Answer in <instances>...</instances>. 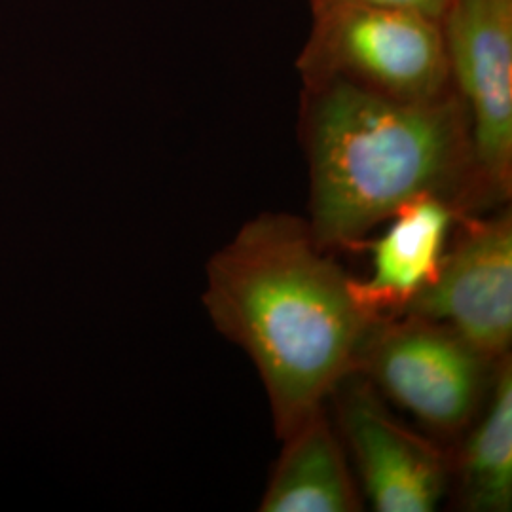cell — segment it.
Listing matches in <instances>:
<instances>
[{
	"mask_svg": "<svg viewBox=\"0 0 512 512\" xmlns=\"http://www.w3.org/2000/svg\"><path fill=\"white\" fill-rule=\"evenodd\" d=\"M349 281L308 222L283 213L245 222L207 264L203 306L255 363L281 440L353 374L378 321L357 304Z\"/></svg>",
	"mask_w": 512,
	"mask_h": 512,
	"instance_id": "cell-1",
	"label": "cell"
},
{
	"mask_svg": "<svg viewBox=\"0 0 512 512\" xmlns=\"http://www.w3.org/2000/svg\"><path fill=\"white\" fill-rule=\"evenodd\" d=\"M300 133L310 171L306 222L325 251L357 247L420 196L463 209L490 203L456 90L401 101L336 80L304 84Z\"/></svg>",
	"mask_w": 512,
	"mask_h": 512,
	"instance_id": "cell-2",
	"label": "cell"
},
{
	"mask_svg": "<svg viewBox=\"0 0 512 512\" xmlns=\"http://www.w3.org/2000/svg\"><path fill=\"white\" fill-rule=\"evenodd\" d=\"M313 25L296 67L304 84L344 82L401 101L454 92L442 21L361 2L311 8Z\"/></svg>",
	"mask_w": 512,
	"mask_h": 512,
	"instance_id": "cell-3",
	"label": "cell"
},
{
	"mask_svg": "<svg viewBox=\"0 0 512 512\" xmlns=\"http://www.w3.org/2000/svg\"><path fill=\"white\" fill-rule=\"evenodd\" d=\"M490 366L454 330L393 315L370 327L353 372H363L427 427L454 435L475 418Z\"/></svg>",
	"mask_w": 512,
	"mask_h": 512,
	"instance_id": "cell-4",
	"label": "cell"
},
{
	"mask_svg": "<svg viewBox=\"0 0 512 512\" xmlns=\"http://www.w3.org/2000/svg\"><path fill=\"white\" fill-rule=\"evenodd\" d=\"M452 82L488 202L512 190V0H454L442 18Z\"/></svg>",
	"mask_w": 512,
	"mask_h": 512,
	"instance_id": "cell-5",
	"label": "cell"
},
{
	"mask_svg": "<svg viewBox=\"0 0 512 512\" xmlns=\"http://www.w3.org/2000/svg\"><path fill=\"white\" fill-rule=\"evenodd\" d=\"M399 315L454 330L492 366L512 342L511 211L494 219H465L458 243L446 251L437 277Z\"/></svg>",
	"mask_w": 512,
	"mask_h": 512,
	"instance_id": "cell-6",
	"label": "cell"
},
{
	"mask_svg": "<svg viewBox=\"0 0 512 512\" xmlns=\"http://www.w3.org/2000/svg\"><path fill=\"white\" fill-rule=\"evenodd\" d=\"M338 387L340 429L372 507L380 512L435 511L450 475L444 452L395 420L370 382H353L349 374Z\"/></svg>",
	"mask_w": 512,
	"mask_h": 512,
	"instance_id": "cell-7",
	"label": "cell"
},
{
	"mask_svg": "<svg viewBox=\"0 0 512 512\" xmlns=\"http://www.w3.org/2000/svg\"><path fill=\"white\" fill-rule=\"evenodd\" d=\"M463 209L448 198L427 194L403 205L372 249L370 279L349 281L357 304L382 319L404 308L437 277L452 224Z\"/></svg>",
	"mask_w": 512,
	"mask_h": 512,
	"instance_id": "cell-8",
	"label": "cell"
},
{
	"mask_svg": "<svg viewBox=\"0 0 512 512\" xmlns=\"http://www.w3.org/2000/svg\"><path fill=\"white\" fill-rule=\"evenodd\" d=\"M262 512H357L363 501L325 408L315 410L285 439Z\"/></svg>",
	"mask_w": 512,
	"mask_h": 512,
	"instance_id": "cell-9",
	"label": "cell"
},
{
	"mask_svg": "<svg viewBox=\"0 0 512 512\" xmlns=\"http://www.w3.org/2000/svg\"><path fill=\"white\" fill-rule=\"evenodd\" d=\"M484 416L469 433L459 458L461 501L467 511L512 509L511 355L497 365Z\"/></svg>",
	"mask_w": 512,
	"mask_h": 512,
	"instance_id": "cell-10",
	"label": "cell"
},
{
	"mask_svg": "<svg viewBox=\"0 0 512 512\" xmlns=\"http://www.w3.org/2000/svg\"><path fill=\"white\" fill-rule=\"evenodd\" d=\"M332 2H361V4H374L384 8H397L406 12H416L427 18L439 19L442 21L444 14L448 12L450 4L454 0H310L311 8L327 6Z\"/></svg>",
	"mask_w": 512,
	"mask_h": 512,
	"instance_id": "cell-11",
	"label": "cell"
}]
</instances>
